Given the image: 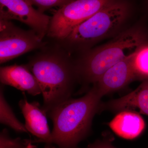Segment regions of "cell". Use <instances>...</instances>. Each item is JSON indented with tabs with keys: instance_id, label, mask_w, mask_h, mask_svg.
<instances>
[{
	"instance_id": "e0dca14e",
	"label": "cell",
	"mask_w": 148,
	"mask_h": 148,
	"mask_svg": "<svg viewBox=\"0 0 148 148\" xmlns=\"http://www.w3.org/2000/svg\"><path fill=\"white\" fill-rule=\"evenodd\" d=\"M86 148H117L113 145L110 140H97L88 145Z\"/></svg>"
},
{
	"instance_id": "7a4b0ae2",
	"label": "cell",
	"mask_w": 148,
	"mask_h": 148,
	"mask_svg": "<svg viewBox=\"0 0 148 148\" xmlns=\"http://www.w3.org/2000/svg\"><path fill=\"white\" fill-rule=\"evenodd\" d=\"M102 97L93 85L82 97L69 98L49 113L53 128L45 148H78L90 131Z\"/></svg>"
},
{
	"instance_id": "5bb4252c",
	"label": "cell",
	"mask_w": 148,
	"mask_h": 148,
	"mask_svg": "<svg viewBox=\"0 0 148 148\" xmlns=\"http://www.w3.org/2000/svg\"><path fill=\"white\" fill-rule=\"evenodd\" d=\"M136 80H148V41L140 46L132 58Z\"/></svg>"
},
{
	"instance_id": "6da1fadb",
	"label": "cell",
	"mask_w": 148,
	"mask_h": 148,
	"mask_svg": "<svg viewBox=\"0 0 148 148\" xmlns=\"http://www.w3.org/2000/svg\"><path fill=\"white\" fill-rule=\"evenodd\" d=\"M34 76L43 98L42 109L47 114L71 98L78 82L71 54L58 42H48L25 65Z\"/></svg>"
},
{
	"instance_id": "5b68a950",
	"label": "cell",
	"mask_w": 148,
	"mask_h": 148,
	"mask_svg": "<svg viewBox=\"0 0 148 148\" xmlns=\"http://www.w3.org/2000/svg\"><path fill=\"white\" fill-rule=\"evenodd\" d=\"M113 1L70 0L51 17L47 36L56 41L64 40L76 27Z\"/></svg>"
},
{
	"instance_id": "8992f818",
	"label": "cell",
	"mask_w": 148,
	"mask_h": 148,
	"mask_svg": "<svg viewBox=\"0 0 148 148\" xmlns=\"http://www.w3.org/2000/svg\"><path fill=\"white\" fill-rule=\"evenodd\" d=\"M34 31H26L8 20L0 19V63L2 64L47 45Z\"/></svg>"
},
{
	"instance_id": "9c48e42d",
	"label": "cell",
	"mask_w": 148,
	"mask_h": 148,
	"mask_svg": "<svg viewBox=\"0 0 148 148\" xmlns=\"http://www.w3.org/2000/svg\"><path fill=\"white\" fill-rule=\"evenodd\" d=\"M136 110L140 113L148 116V80L143 81L136 89L123 97L101 103L99 111L120 112Z\"/></svg>"
},
{
	"instance_id": "9a60e30c",
	"label": "cell",
	"mask_w": 148,
	"mask_h": 148,
	"mask_svg": "<svg viewBox=\"0 0 148 148\" xmlns=\"http://www.w3.org/2000/svg\"><path fill=\"white\" fill-rule=\"evenodd\" d=\"M36 148L30 140L10 138L7 129L3 130L0 134V148Z\"/></svg>"
},
{
	"instance_id": "3957f363",
	"label": "cell",
	"mask_w": 148,
	"mask_h": 148,
	"mask_svg": "<svg viewBox=\"0 0 148 148\" xmlns=\"http://www.w3.org/2000/svg\"><path fill=\"white\" fill-rule=\"evenodd\" d=\"M148 41L143 25L125 29L103 45L80 53L75 61L78 82L83 85L96 83L112 66L135 53Z\"/></svg>"
},
{
	"instance_id": "2e32d148",
	"label": "cell",
	"mask_w": 148,
	"mask_h": 148,
	"mask_svg": "<svg viewBox=\"0 0 148 148\" xmlns=\"http://www.w3.org/2000/svg\"><path fill=\"white\" fill-rule=\"evenodd\" d=\"M32 6L36 7L37 10L41 13L54 7L60 8L66 5L70 0H27Z\"/></svg>"
},
{
	"instance_id": "ac0fdd59",
	"label": "cell",
	"mask_w": 148,
	"mask_h": 148,
	"mask_svg": "<svg viewBox=\"0 0 148 148\" xmlns=\"http://www.w3.org/2000/svg\"><path fill=\"white\" fill-rule=\"evenodd\" d=\"M147 3H148V1H147Z\"/></svg>"
},
{
	"instance_id": "8fae6325",
	"label": "cell",
	"mask_w": 148,
	"mask_h": 148,
	"mask_svg": "<svg viewBox=\"0 0 148 148\" xmlns=\"http://www.w3.org/2000/svg\"><path fill=\"white\" fill-rule=\"evenodd\" d=\"M25 120V127L27 131L39 138L40 142L46 144L51 136L46 118V114L40 108L37 102L30 103L26 99L18 103Z\"/></svg>"
},
{
	"instance_id": "277c9868",
	"label": "cell",
	"mask_w": 148,
	"mask_h": 148,
	"mask_svg": "<svg viewBox=\"0 0 148 148\" xmlns=\"http://www.w3.org/2000/svg\"><path fill=\"white\" fill-rule=\"evenodd\" d=\"M130 2L114 0L76 27L66 38L56 41L71 54H80L92 48L95 45L121 31L132 12Z\"/></svg>"
},
{
	"instance_id": "4fadbf2b",
	"label": "cell",
	"mask_w": 148,
	"mask_h": 148,
	"mask_svg": "<svg viewBox=\"0 0 148 148\" xmlns=\"http://www.w3.org/2000/svg\"><path fill=\"white\" fill-rule=\"evenodd\" d=\"M0 122L2 124L7 125L16 132H28L25 125L21 123L16 118L11 108L6 101L1 86L0 90Z\"/></svg>"
},
{
	"instance_id": "7c38bea8",
	"label": "cell",
	"mask_w": 148,
	"mask_h": 148,
	"mask_svg": "<svg viewBox=\"0 0 148 148\" xmlns=\"http://www.w3.org/2000/svg\"><path fill=\"white\" fill-rule=\"evenodd\" d=\"M109 126L119 137L131 140L141 134L145 124L139 114L132 111H125L116 115L110 123Z\"/></svg>"
},
{
	"instance_id": "ba28073f",
	"label": "cell",
	"mask_w": 148,
	"mask_h": 148,
	"mask_svg": "<svg viewBox=\"0 0 148 148\" xmlns=\"http://www.w3.org/2000/svg\"><path fill=\"white\" fill-rule=\"evenodd\" d=\"M134 53L112 66L93 84L102 97L123 88L136 80L132 66Z\"/></svg>"
},
{
	"instance_id": "30bf717a",
	"label": "cell",
	"mask_w": 148,
	"mask_h": 148,
	"mask_svg": "<svg viewBox=\"0 0 148 148\" xmlns=\"http://www.w3.org/2000/svg\"><path fill=\"white\" fill-rule=\"evenodd\" d=\"M0 80L3 84L26 91L32 95L41 93L36 79L25 65L15 64L1 67Z\"/></svg>"
},
{
	"instance_id": "52a82bcc",
	"label": "cell",
	"mask_w": 148,
	"mask_h": 148,
	"mask_svg": "<svg viewBox=\"0 0 148 148\" xmlns=\"http://www.w3.org/2000/svg\"><path fill=\"white\" fill-rule=\"evenodd\" d=\"M51 17L35 9L27 0H1L0 19L16 20L31 28L43 40Z\"/></svg>"
}]
</instances>
